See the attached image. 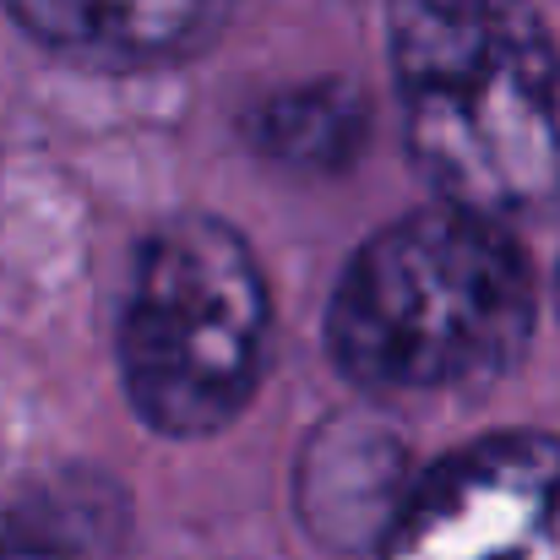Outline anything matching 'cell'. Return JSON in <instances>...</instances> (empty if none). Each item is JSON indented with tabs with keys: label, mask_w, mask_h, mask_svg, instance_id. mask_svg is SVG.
Segmentation results:
<instances>
[{
	"label": "cell",
	"mask_w": 560,
	"mask_h": 560,
	"mask_svg": "<svg viewBox=\"0 0 560 560\" xmlns=\"http://www.w3.org/2000/svg\"><path fill=\"white\" fill-rule=\"evenodd\" d=\"M556 311H560V272H556Z\"/></svg>",
	"instance_id": "9c48e42d"
},
{
	"label": "cell",
	"mask_w": 560,
	"mask_h": 560,
	"mask_svg": "<svg viewBox=\"0 0 560 560\" xmlns=\"http://www.w3.org/2000/svg\"><path fill=\"white\" fill-rule=\"evenodd\" d=\"M402 137L441 207L485 223L560 207V44L517 0L452 66L402 82Z\"/></svg>",
	"instance_id": "3957f363"
},
{
	"label": "cell",
	"mask_w": 560,
	"mask_h": 560,
	"mask_svg": "<svg viewBox=\"0 0 560 560\" xmlns=\"http://www.w3.org/2000/svg\"><path fill=\"white\" fill-rule=\"evenodd\" d=\"M408 468L397 457V441L381 430L338 424L327 430L305 468H300V506L305 523L343 550H375L408 495Z\"/></svg>",
	"instance_id": "8992f818"
},
{
	"label": "cell",
	"mask_w": 560,
	"mask_h": 560,
	"mask_svg": "<svg viewBox=\"0 0 560 560\" xmlns=\"http://www.w3.org/2000/svg\"><path fill=\"white\" fill-rule=\"evenodd\" d=\"M267 327L261 267L223 218L186 212L159 223L142 240L115 338L142 424L175 441L234 424L256 397Z\"/></svg>",
	"instance_id": "7a4b0ae2"
},
{
	"label": "cell",
	"mask_w": 560,
	"mask_h": 560,
	"mask_svg": "<svg viewBox=\"0 0 560 560\" xmlns=\"http://www.w3.org/2000/svg\"><path fill=\"white\" fill-rule=\"evenodd\" d=\"M0 560H77L55 534L33 528L27 517H0Z\"/></svg>",
	"instance_id": "ba28073f"
},
{
	"label": "cell",
	"mask_w": 560,
	"mask_h": 560,
	"mask_svg": "<svg viewBox=\"0 0 560 560\" xmlns=\"http://www.w3.org/2000/svg\"><path fill=\"white\" fill-rule=\"evenodd\" d=\"M11 22L88 66H164L196 55L234 11V0H5Z\"/></svg>",
	"instance_id": "5b68a950"
},
{
	"label": "cell",
	"mask_w": 560,
	"mask_h": 560,
	"mask_svg": "<svg viewBox=\"0 0 560 560\" xmlns=\"http://www.w3.org/2000/svg\"><path fill=\"white\" fill-rule=\"evenodd\" d=\"M250 148L289 170H343L365 142V98L349 82L272 93L245 120Z\"/></svg>",
	"instance_id": "52a82bcc"
},
{
	"label": "cell",
	"mask_w": 560,
	"mask_h": 560,
	"mask_svg": "<svg viewBox=\"0 0 560 560\" xmlns=\"http://www.w3.org/2000/svg\"><path fill=\"white\" fill-rule=\"evenodd\" d=\"M381 560H560V435L501 430L424 468Z\"/></svg>",
	"instance_id": "277c9868"
},
{
	"label": "cell",
	"mask_w": 560,
	"mask_h": 560,
	"mask_svg": "<svg viewBox=\"0 0 560 560\" xmlns=\"http://www.w3.org/2000/svg\"><path fill=\"white\" fill-rule=\"evenodd\" d=\"M534 327L539 283L523 245L441 201L365 240L327 300V349L371 397L479 392L517 371Z\"/></svg>",
	"instance_id": "6da1fadb"
}]
</instances>
